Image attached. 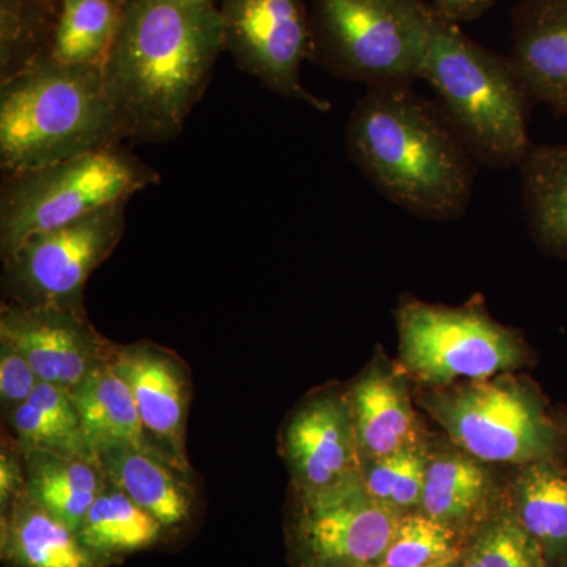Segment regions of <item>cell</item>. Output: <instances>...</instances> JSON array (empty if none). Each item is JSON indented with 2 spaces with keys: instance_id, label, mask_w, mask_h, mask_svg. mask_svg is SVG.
<instances>
[{
  "instance_id": "3957f363",
  "label": "cell",
  "mask_w": 567,
  "mask_h": 567,
  "mask_svg": "<svg viewBox=\"0 0 567 567\" xmlns=\"http://www.w3.org/2000/svg\"><path fill=\"white\" fill-rule=\"evenodd\" d=\"M123 141L102 66L50 58L0 82V166L14 174Z\"/></svg>"
},
{
  "instance_id": "7a4b0ae2",
  "label": "cell",
  "mask_w": 567,
  "mask_h": 567,
  "mask_svg": "<svg viewBox=\"0 0 567 567\" xmlns=\"http://www.w3.org/2000/svg\"><path fill=\"white\" fill-rule=\"evenodd\" d=\"M346 145L365 181L410 215L450 221L472 200L476 159L445 112L412 85L365 89L347 121Z\"/></svg>"
},
{
  "instance_id": "83f0119b",
  "label": "cell",
  "mask_w": 567,
  "mask_h": 567,
  "mask_svg": "<svg viewBox=\"0 0 567 567\" xmlns=\"http://www.w3.org/2000/svg\"><path fill=\"white\" fill-rule=\"evenodd\" d=\"M431 445L425 440L388 456L363 462L361 477L365 491L398 517L417 513L423 499Z\"/></svg>"
},
{
  "instance_id": "d6986e66",
  "label": "cell",
  "mask_w": 567,
  "mask_h": 567,
  "mask_svg": "<svg viewBox=\"0 0 567 567\" xmlns=\"http://www.w3.org/2000/svg\"><path fill=\"white\" fill-rule=\"evenodd\" d=\"M0 557L7 567H110L74 529L24 494L2 511Z\"/></svg>"
},
{
  "instance_id": "5b68a950",
  "label": "cell",
  "mask_w": 567,
  "mask_h": 567,
  "mask_svg": "<svg viewBox=\"0 0 567 567\" xmlns=\"http://www.w3.org/2000/svg\"><path fill=\"white\" fill-rule=\"evenodd\" d=\"M434 9L424 0H311L312 59L341 80H421Z\"/></svg>"
},
{
  "instance_id": "e0dca14e",
  "label": "cell",
  "mask_w": 567,
  "mask_h": 567,
  "mask_svg": "<svg viewBox=\"0 0 567 567\" xmlns=\"http://www.w3.org/2000/svg\"><path fill=\"white\" fill-rule=\"evenodd\" d=\"M361 465L425 442L404 375L385 363H372L347 391Z\"/></svg>"
},
{
  "instance_id": "cb8c5ba5",
  "label": "cell",
  "mask_w": 567,
  "mask_h": 567,
  "mask_svg": "<svg viewBox=\"0 0 567 567\" xmlns=\"http://www.w3.org/2000/svg\"><path fill=\"white\" fill-rule=\"evenodd\" d=\"M518 169L529 229L537 244L567 256V144L532 145Z\"/></svg>"
},
{
  "instance_id": "2e32d148",
  "label": "cell",
  "mask_w": 567,
  "mask_h": 567,
  "mask_svg": "<svg viewBox=\"0 0 567 567\" xmlns=\"http://www.w3.org/2000/svg\"><path fill=\"white\" fill-rule=\"evenodd\" d=\"M498 488L486 462L451 442L431 445L420 513L466 540L498 509Z\"/></svg>"
},
{
  "instance_id": "7c38bea8",
  "label": "cell",
  "mask_w": 567,
  "mask_h": 567,
  "mask_svg": "<svg viewBox=\"0 0 567 567\" xmlns=\"http://www.w3.org/2000/svg\"><path fill=\"white\" fill-rule=\"evenodd\" d=\"M0 341L24 354L40 382L73 390L112 347L89 323L84 308L3 303Z\"/></svg>"
},
{
  "instance_id": "8992f818",
  "label": "cell",
  "mask_w": 567,
  "mask_h": 567,
  "mask_svg": "<svg viewBox=\"0 0 567 567\" xmlns=\"http://www.w3.org/2000/svg\"><path fill=\"white\" fill-rule=\"evenodd\" d=\"M158 182L159 174L153 167L121 145L7 174L0 189L2 259L32 235L128 203L134 194Z\"/></svg>"
},
{
  "instance_id": "484cf974",
  "label": "cell",
  "mask_w": 567,
  "mask_h": 567,
  "mask_svg": "<svg viewBox=\"0 0 567 567\" xmlns=\"http://www.w3.org/2000/svg\"><path fill=\"white\" fill-rule=\"evenodd\" d=\"M61 0H0V82L52 55Z\"/></svg>"
},
{
  "instance_id": "ffe728a7",
  "label": "cell",
  "mask_w": 567,
  "mask_h": 567,
  "mask_svg": "<svg viewBox=\"0 0 567 567\" xmlns=\"http://www.w3.org/2000/svg\"><path fill=\"white\" fill-rule=\"evenodd\" d=\"M22 456L24 495L74 532H80L85 514L107 486L96 462L52 451H29Z\"/></svg>"
},
{
  "instance_id": "6da1fadb",
  "label": "cell",
  "mask_w": 567,
  "mask_h": 567,
  "mask_svg": "<svg viewBox=\"0 0 567 567\" xmlns=\"http://www.w3.org/2000/svg\"><path fill=\"white\" fill-rule=\"evenodd\" d=\"M103 82L123 140L182 133L224 51L221 11L204 0H121Z\"/></svg>"
},
{
  "instance_id": "4fadbf2b",
  "label": "cell",
  "mask_w": 567,
  "mask_h": 567,
  "mask_svg": "<svg viewBox=\"0 0 567 567\" xmlns=\"http://www.w3.org/2000/svg\"><path fill=\"white\" fill-rule=\"evenodd\" d=\"M281 446L295 492L319 491L361 473L347 391H319L301 402L282 427Z\"/></svg>"
},
{
  "instance_id": "9c48e42d",
  "label": "cell",
  "mask_w": 567,
  "mask_h": 567,
  "mask_svg": "<svg viewBox=\"0 0 567 567\" xmlns=\"http://www.w3.org/2000/svg\"><path fill=\"white\" fill-rule=\"evenodd\" d=\"M126 203L80 221L32 235L3 259L2 289L22 306L84 308L89 276L111 256L125 234Z\"/></svg>"
},
{
  "instance_id": "277c9868",
  "label": "cell",
  "mask_w": 567,
  "mask_h": 567,
  "mask_svg": "<svg viewBox=\"0 0 567 567\" xmlns=\"http://www.w3.org/2000/svg\"><path fill=\"white\" fill-rule=\"evenodd\" d=\"M421 80L439 96L476 162L492 167L522 163L532 148L529 96L509 58L470 39L457 22L434 10Z\"/></svg>"
},
{
  "instance_id": "5bb4252c",
  "label": "cell",
  "mask_w": 567,
  "mask_h": 567,
  "mask_svg": "<svg viewBox=\"0 0 567 567\" xmlns=\"http://www.w3.org/2000/svg\"><path fill=\"white\" fill-rule=\"evenodd\" d=\"M110 363L132 390L152 445L185 473L186 417L192 394L185 364L152 342L114 346Z\"/></svg>"
},
{
  "instance_id": "4316f807",
  "label": "cell",
  "mask_w": 567,
  "mask_h": 567,
  "mask_svg": "<svg viewBox=\"0 0 567 567\" xmlns=\"http://www.w3.org/2000/svg\"><path fill=\"white\" fill-rule=\"evenodd\" d=\"M121 17V0H61L52 58L103 69Z\"/></svg>"
},
{
  "instance_id": "836d02e7",
  "label": "cell",
  "mask_w": 567,
  "mask_h": 567,
  "mask_svg": "<svg viewBox=\"0 0 567 567\" xmlns=\"http://www.w3.org/2000/svg\"><path fill=\"white\" fill-rule=\"evenodd\" d=\"M427 567H464L462 566V557L456 559H450V561L439 563V565H432Z\"/></svg>"
},
{
  "instance_id": "d4e9b609",
  "label": "cell",
  "mask_w": 567,
  "mask_h": 567,
  "mask_svg": "<svg viewBox=\"0 0 567 567\" xmlns=\"http://www.w3.org/2000/svg\"><path fill=\"white\" fill-rule=\"evenodd\" d=\"M166 533L163 525L132 498L107 483L82 520L78 536L107 565L155 546Z\"/></svg>"
},
{
  "instance_id": "f546056e",
  "label": "cell",
  "mask_w": 567,
  "mask_h": 567,
  "mask_svg": "<svg viewBox=\"0 0 567 567\" xmlns=\"http://www.w3.org/2000/svg\"><path fill=\"white\" fill-rule=\"evenodd\" d=\"M465 540L425 514L399 517L385 557L377 567H427L462 557Z\"/></svg>"
},
{
  "instance_id": "e575fe53",
  "label": "cell",
  "mask_w": 567,
  "mask_h": 567,
  "mask_svg": "<svg viewBox=\"0 0 567 567\" xmlns=\"http://www.w3.org/2000/svg\"><path fill=\"white\" fill-rule=\"evenodd\" d=\"M559 427H561L563 434H565V439L567 442V410L563 412L561 415L557 417Z\"/></svg>"
},
{
  "instance_id": "f1b7e54d",
  "label": "cell",
  "mask_w": 567,
  "mask_h": 567,
  "mask_svg": "<svg viewBox=\"0 0 567 567\" xmlns=\"http://www.w3.org/2000/svg\"><path fill=\"white\" fill-rule=\"evenodd\" d=\"M464 567H547L543 548L522 527L513 507L499 506L465 540Z\"/></svg>"
},
{
  "instance_id": "30bf717a",
  "label": "cell",
  "mask_w": 567,
  "mask_h": 567,
  "mask_svg": "<svg viewBox=\"0 0 567 567\" xmlns=\"http://www.w3.org/2000/svg\"><path fill=\"white\" fill-rule=\"evenodd\" d=\"M399 517L365 491L361 473L319 491L295 492L290 548L297 567H377Z\"/></svg>"
},
{
  "instance_id": "8fae6325",
  "label": "cell",
  "mask_w": 567,
  "mask_h": 567,
  "mask_svg": "<svg viewBox=\"0 0 567 567\" xmlns=\"http://www.w3.org/2000/svg\"><path fill=\"white\" fill-rule=\"evenodd\" d=\"M224 51L238 69L268 91L328 112L331 104L301 84V65L312 59L309 7L305 0H221Z\"/></svg>"
},
{
  "instance_id": "603a6c76",
  "label": "cell",
  "mask_w": 567,
  "mask_h": 567,
  "mask_svg": "<svg viewBox=\"0 0 567 567\" xmlns=\"http://www.w3.org/2000/svg\"><path fill=\"white\" fill-rule=\"evenodd\" d=\"M6 420L10 440L22 453L52 451L95 461L80 413L65 388L40 382L31 398Z\"/></svg>"
},
{
  "instance_id": "44dd1931",
  "label": "cell",
  "mask_w": 567,
  "mask_h": 567,
  "mask_svg": "<svg viewBox=\"0 0 567 567\" xmlns=\"http://www.w3.org/2000/svg\"><path fill=\"white\" fill-rule=\"evenodd\" d=\"M509 505L543 548L547 567L567 563V466L561 461L522 465Z\"/></svg>"
},
{
  "instance_id": "d590c367",
  "label": "cell",
  "mask_w": 567,
  "mask_h": 567,
  "mask_svg": "<svg viewBox=\"0 0 567 567\" xmlns=\"http://www.w3.org/2000/svg\"><path fill=\"white\" fill-rule=\"evenodd\" d=\"M204 2H213V0H204Z\"/></svg>"
},
{
  "instance_id": "4dcf8cb0",
  "label": "cell",
  "mask_w": 567,
  "mask_h": 567,
  "mask_svg": "<svg viewBox=\"0 0 567 567\" xmlns=\"http://www.w3.org/2000/svg\"><path fill=\"white\" fill-rule=\"evenodd\" d=\"M40 379L28 358L13 346L0 341V404L3 416L31 398Z\"/></svg>"
},
{
  "instance_id": "ba28073f",
  "label": "cell",
  "mask_w": 567,
  "mask_h": 567,
  "mask_svg": "<svg viewBox=\"0 0 567 567\" xmlns=\"http://www.w3.org/2000/svg\"><path fill=\"white\" fill-rule=\"evenodd\" d=\"M398 331L406 374L431 388L509 374L527 361L516 331L476 303L447 308L410 298L399 306Z\"/></svg>"
},
{
  "instance_id": "1f68e13d",
  "label": "cell",
  "mask_w": 567,
  "mask_h": 567,
  "mask_svg": "<svg viewBox=\"0 0 567 567\" xmlns=\"http://www.w3.org/2000/svg\"><path fill=\"white\" fill-rule=\"evenodd\" d=\"M25 491L24 456L13 442L2 445L0 453V509H7Z\"/></svg>"
},
{
  "instance_id": "7402d4cb",
  "label": "cell",
  "mask_w": 567,
  "mask_h": 567,
  "mask_svg": "<svg viewBox=\"0 0 567 567\" xmlns=\"http://www.w3.org/2000/svg\"><path fill=\"white\" fill-rule=\"evenodd\" d=\"M70 393L93 454L111 445L155 447L142 424L132 390L110 360L93 368Z\"/></svg>"
},
{
  "instance_id": "ac0fdd59",
  "label": "cell",
  "mask_w": 567,
  "mask_h": 567,
  "mask_svg": "<svg viewBox=\"0 0 567 567\" xmlns=\"http://www.w3.org/2000/svg\"><path fill=\"white\" fill-rule=\"evenodd\" d=\"M93 456L107 483L147 511L166 532L192 517L193 495L181 477L182 470L155 447L111 445Z\"/></svg>"
},
{
  "instance_id": "d6a6232c",
  "label": "cell",
  "mask_w": 567,
  "mask_h": 567,
  "mask_svg": "<svg viewBox=\"0 0 567 567\" xmlns=\"http://www.w3.org/2000/svg\"><path fill=\"white\" fill-rule=\"evenodd\" d=\"M436 13L446 20L457 22L475 21L486 14L496 0H424Z\"/></svg>"
},
{
  "instance_id": "52a82bcc",
  "label": "cell",
  "mask_w": 567,
  "mask_h": 567,
  "mask_svg": "<svg viewBox=\"0 0 567 567\" xmlns=\"http://www.w3.org/2000/svg\"><path fill=\"white\" fill-rule=\"evenodd\" d=\"M417 404L454 445L486 464L559 461L566 439L533 383L509 374L420 394Z\"/></svg>"
},
{
  "instance_id": "9a60e30c",
  "label": "cell",
  "mask_w": 567,
  "mask_h": 567,
  "mask_svg": "<svg viewBox=\"0 0 567 567\" xmlns=\"http://www.w3.org/2000/svg\"><path fill=\"white\" fill-rule=\"evenodd\" d=\"M511 63L529 99L567 112V0H520Z\"/></svg>"
}]
</instances>
